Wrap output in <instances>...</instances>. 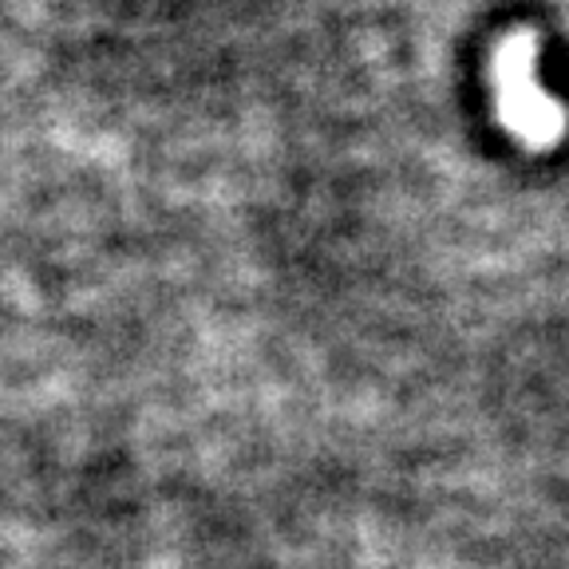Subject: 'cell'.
I'll return each mask as SVG.
<instances>
[{
    "instance_id": "1",
    "label": "cell",
    "mask_w": 569,
    "mask_h": 569,
    "mask_svg": "<svg viewBox=\"0 0 569 569\" xmlns=\"http://www.w3.org/2000/svg\"><path fill=\"white\" fill-rule=\"evenodd\" d=\"M502 76H507V111L518 123V131L533 134V139H546L553 131V107L542 99V88H533L526 44L510 48L502 56Z\"/></svg>"
}]
</instances>
